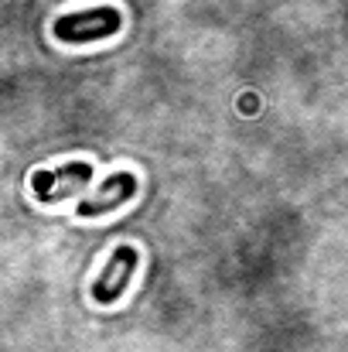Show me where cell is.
I'll return each instance as SVG.
<instances>
[{"label":"cell","mask_w":348,"mask_h":352,"mask_svg":"<svg viewBox=\"0 0 348 352\" xmlns=\"http://www.w3.org/2000/svg\"><path fill=\"white\" fill-rule=\"evenodd\" d=\"M133 195H137V175H133V171H116L89 199L79 202L76 212H79L82 219H96V216H106V212H113L119 206H126Z\"/></svg>","instance_id":"4"},{"label":"cell","mask_w":348,"mask_h":352,"mask_svg":"<svg viewBox=\"0 0 348 352\" xmlns=\"http://www.w3.org/2000/svg\"><path fill=\"white\" fill-rule=\"evenodd\" d=\"M123 28V14L116 7H93V10H72L55 17L51 31L62 45H96L113 38Z\"/></svg>","instance_id":"1"},{"label":"cell","mask_w":348,"mask_h":352,"mask_svg":"<svg viewBox=\"0 0 348 352\" xmlns=\"http://www.w3.org/2000/svg\"><path fill=\"white\" fill-rule=\"evenodd\" d=\"M137 263H140V253L133 246H116L113 253H110V263L100 270V277L93 284V301L96 305H116L126 294Z\"/></svg>","instance_id":"3"},{"label":"cell","mask_w":348,"mask_h":352,"mask_svg":"<svg viewBox=\"0 0 348 352\" xmlns=\"http://www.w3.org/2000/svg\"><path fill=\"white\" fill-rule=\"evenodd\" d=\"M93 182V164L89 161H69L51 171H34L31 175V192L41 206H58L72 195H79Z\"/></svg>","instance_id":"2"}]
</instances>
